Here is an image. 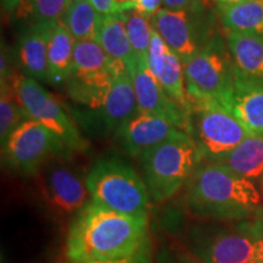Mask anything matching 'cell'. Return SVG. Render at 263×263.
<instances>
[{"label":"cell","mask_w":263,"mask_h":263,"mask_svg":"<svg viewBox=\"0 0 263 263\" xmlns=\"http://www.w3.org/2000/svg\"><path fill=\"white\" fill-rule=\"evenodd\" d=\"M143 179L155 202H164L185 186L201 161L192 138L178 130L143 154Z\"/></svg>","instance_id":"cell-5"},{"label":"cell","mask_w":263,"mask_h":263,"mask_svg":"<svg viewBox=\"0 0 263 263\" xmlns=\"http://www.w3.org/2000/svg\"><path fill=\"white\" fill-rule=\"evenodd\" d=\"M98 43L115 64L132 73L136 58L128 37L124 11L115 12L101 18Z\"/></svg>","instance_id":"cell-19"},{"label":"cell","mask_w":263,"mask_h":263,"mask_svg":"<svg viewBox=\"0 0 263 263\" xmlns=\"http://www.w3.org/2000/svg\"><path fill=\"white\" fill-rule=\"evenodd\" d=\"M26 120H29V118L20 104L11 81H2V91H0V140H2V145L8 140L10 134Z\"/></svg>","instance_id":"cell-26"},{"label":"cell","mask_w":263,"mask_h":263,"mask_svg":"<svg viewBox=\"0 0 263 263\" xmlns=\"http://www.w3.org/2000/svg\"><path fill=\"white\" fill-rule=\"evenodd\" d=\"M179 129L162 117L138 111L115 134L121 149L132 157H141Z\"/></svg>","instance_id":"cell-14"},{"label":"cell","mask_w":263,"mask_h":263,"mask_svg":"<svg viewBox=\"0 0 263 263\" xmlns=\"http://www.w3.org/2000/svg\"><path fill=\"white\" fill-rule=\"evenodd\" d=\"M54 26L29 24L20 34L14 54L22 74L42 83H48L49 39Z\"/></svg>","instance_id":"cell-17"},{"label":"cell","mask_w":263,"mask_h":263,"mask_svg":"<svg viewBox=\"0 0 263 263\" xmlns=\"http://www.w3.org/2000/svg\"><path fill=\"white\" fill-rule=\"evenodd\" d=\"M124 16H126L128 37H129L136 61L147 64L154 31L150 17L138 11L136 8L124 10Z\"/></svg>","instance_id":"cell-25"},{"label":"cell","mask_w":263,"mask_h":263,"mask_svg":"<svg viewBox=\"0 0 263 263\" xmlns=\"http://www.w3.org/2000/svg\"><path fill=\"white\" fill-rule=\"evenodd\" d=\"M81 263H153V251H151V242L149 241L140 250L134 252L133 255L126 256L116 259H108V261H97V262H81Z\"/></svg>","instance_id":"cell-28"},{"label":"cell","mask_w":263,"mask_h":263,"mask_svg":"<svg viewBox=\"0 0 263 263\" xmlns=\"http://www.w3.org/2000/svg\"><path fill=\"white\" fill-rule=\"evenodd\" d=\"M12 57L14 55L10 52L4 44H2V67H0V74H2V81H10L14 76L12 70Z\"/></svg>","instance_id":"cell-31"},{"label":"cell","mask_w":263,"mask_h":263,"mask_svg":"<svg viewBox=\"0 0 263 263\" xmlns=\"http://www.w3.org/2000/svg\"><path fill=\"white\" fill-rule=\"evenodd\" d=\"M87 186L94 202L129 216H149L150 194L145 182L120 157L98 160L87 173Z\"/></svg>","instance_id":"cell-6"},{"label":"cell","mask_w":263,"mask_h":263,"mask_svg":"<svg viewBox=\"0 0 263 263\" xmlns=\"http://www.w3.org/2000/svg\"><path fill=\"white\" fill-rule=\"evenodd\" d=\"M10 81L29 120L47 127L71 153H83L88 149V141L82 136L73 120L39 82L22 73L14 74Z\"/></svg>","instance_id":"cell-9"},{"label":"cell","mask_w":263,"mask_h":263,"mask_svg":"<svg viewBox=\"0 0 263 263\" xmlns=\"http://www.w3.org/2000/svg\"><path fill=\"white\" fill-rule=\"evenodd\" d=\"M161 5H163V0H140L134 8L151 18L159 11Z\"/></svg>","instance_id":"cell-33"},{"label":"cell","mask_w":263,"mask_h":263,"mask_svg":"<svg viewBox=\"0 0 263 263\" xmlns=\"http://www.w3.org/2000/svg\"><path fill=\"white\" fill-rule=\"evenodd\" d=\"M149 241V216L124 215L90 200L72 218L66 255L71 263L108 261L133 255Z\"/></svg>","instance_id":"cell-1"},{"label":"cell","mask_w":263,"mask_h":263,"mask_svg":"<svg viewBox=\"0 0 263 263\" xmlns=\"http://www.w3.org/2000/svg\"><path fill=\"white\" fill-rule=\"evenodd\" d=\"M6 167L25 177H34L54 157L72 154L64 143L34 120H26L2 145Z\"/></svg>","instance_id":"cell-11"},{"label":"cell","mask_w":263,"mask_h":263,"mask_svg":"<svg viewBox=\"0 0 263 263\" xmlns=\"http://www.w3.org/2000/svg\"><path fill=\"white\" fill-rule=\"evenodd\" d=\"M74 38L59 21L52 28L48 49V83L57 88L65 87L73 68Z\"/></svg>","instance_id":"cell-20"},{"label":"cell","mask_w":263,"mask_h":263,"mask_svg":"<svg viewBox=\"0 0 263 263\" xmlns=\"http://www.w3.org/2000/svg\"><path fill=\"white\" fill-rule=\"evenodd\" d=\"M185 132L200 161L218 163L252 132L228 107L211 98H190Z\"/></svg>","instance_id":"cell-4"},{"label":"cell","mask_w":263,"mask_h":263,"mask_svg":"<svg viewBox=\"0 0 263 263\" xmlns=\"http://www.w3.org/2000/svg\"><path fill=\"white\" fill-rule=\"evenodd\" d=\"M259 178H261V180H259V185H261V193H262V197H263V174L259 177Z\"/></svg>","instance_id":"cell-37"},{"label":"cell","mask_w":263,"mask_h":263,"mask_svg":"<svg viewBox=\"0 0 263 263\" xmlns=\"http://www.w3.org/2000/svg\"><path fill=\"white\" fill-rule=\"evenodd\" d=\"M90 4L93 5V8L97 10V12L100 16H107L115 12L124 11L126 9H123L122 6L117 4L115 0H89Z\"/></svg>","instance_id":"cell-30"},{"label":"cell","mask_w":263,"mask_h":263,"mask_svg":"<svg viewBox=\"0 0 263 263\" xmlns=\"http://www.w3.org/2000/svg\"><path fill=\"white\" fill-rule=\"evenodd\" d=\"M189 251L206 263L263 262V217L202 223L190 229Z\"/></svg>","instance_id":"cell-3"},{"label":"cell","mask_w":263,"mask_h":263,"mask_svg":"<svg viewBox=\"0 0 263 263\" xmlns=\"http://www.w3.org/2000/svg\"><path fill=\"white\" fill-rule=\"evenodd\" d=\"M183 201L190 213L215 221L263 217L262 194L254 183L222 163L197 164L185 184Z\"/></svg>","instance_id":"cell-2"},{"label":"cell","mask_w":263,"mask_h":263,"mask_svg":"<svg viewBox=\"0 0 263 263\" xmlns=\"http://www.w3.org/2000/svg\"><path fill=\"white\" fill-rule=\"evenodd\" d=\"M156 263H206L194 256L192 252L185 254V252L177 251H163L160 252Z\"/></svg>","instance_id":"cell-29"},{"label":"cell","mask_w":263,"mask_h":263,"mask_svg":"<svg viewBox=\"0 0 263 263\" xmlns=\"http://www.w3.org/2000/svg\"><path fill=\"white\" fill-rule=\"evenodd\" d=\"M226 42L235 81L249 84H263L262 39L227 31Z\"/></svg>","instance_id":"cell-18"},{"label":"cell","mask_w":263,"mask_h":263,"mask_svg":"<svg viewBox=\"0 0 263 263\" xmlns=\"http://www.w3.org/2000/svg\"><path fill=\"white\" fill-rule=\"evenodd\" d=\"M137 112V97L130 73L122 72L115 77L103 106L88 118L101 134H116Z\"/></svg>","instance_id":"cell-15"},{"label":"cell","mask_w":263,"mask_h":263,"mask_svg":"<svg viewBox=\"0 0 263 263\" xmlns=\"http://www.w3.org/2000/svg\"><path fill=\"white\" fill-rule=\"evenodd\" d=\"M205 5V0H163V8L170 10L193 9Z\"/></svg>","instance_id":"cell-32"},{"label":"cell","mask_w":263,"mask_h":263,"mask_svg":"<svg viewBox=\"0 0 263 263\" xmlns=\"http://www.w3.org/2000/svg\"><path fill=\"white\" fill-rule=\"evenodd\" d=\"M227 31L252 35L263 41V0H248L236 5L218 6Z\"/></svg>","instance_id":"cell-22"},{"label":"cell","mask_w":263,"mask_h":263,"mask_svg":"<svg viewBox=\"0 0 263 263\" xmlns=\"http://www.w3.org/2000/svg\"><path fill=\"white\" fill-rule=\"evenodd\" d=\"M24 0H2V8L8 15L16 14Z\"/></svg>","instance_id":"cell-34"},{"label":"cell","mask_w":263,"mask_h":263,"mask_svg":"<svg viewBox=\"0 0 263 263\" xmlns=\"http://www.w3.org/2000/svg\"><path fill=\"white\" fill-rule=\"evenodd\" d=\"M70 155L54 157L34 176L44 205L64 218H73L91 200L87 174L83 176L71 163Z\"/></svg>","instance_id":"cell-10"},{"label":"cell","mask_w":263,"mask_h":263,"mask_svg":"<svg viewBox=\"0 0 263 263\" xmlns=\"http://www.w3.org/2000/svg\"><path fill=\"white\" fill-rule=\"evenodd\" d=\"M147 65L164 91L182 107L184 112H188L189 97L184 78V65L155 29L153 31Z\"/></svg>","instance_id":"cell-16"},{"label":"cell","mask_w":263,"mask_h":263,"mask_svg":"<svg viewBox=\"0 0 263 263\" xmlns=\"http://www.w3.org/2000/svg\"><path fill=\"white\" fill-rule=\"evenodd\" d=\"M218 6H228V5H236L241 3L248 2V0H215Z\"/></svg>","instance_id":"cell-36"},{"label":"cell","mask_w":263,"mask_h":263,"mask_svg":"<svg viewBox=\"0 0 263 263\" xmlns=\"http://www.w3.org/2000/svg\"><path fill=\"white\" fill-rule=\"evenodd\" d=\"M259 263H263V262H259Z\"/></svg>","instance_id":"cell-38"},{"label":"cell","mask_w":263,"mask_h":263,"mask_svg":"<svg viewBox=\"0 0 263 263\" xmlns=\"http://www.w3.org/2000/svg\"><path fill=\"white\" fill-rule=\"evenodd\" d=\"M130 77L136 91L138 111L162 117L179 129L185 130L186 114L161 87L150 71L149 65L136 61Z\"/></svg>","instance_id":"cell-13"},{"label":"cell","mask_w":263,"mask_h":263,"mask_svg":"<svg viewBox=\"0 0 263 263\" xmlns=\"http://www.w3.org/2000/svg\"><path fill=\"white\" fill-rule=\"evenodd\" d=\"M229 110L254 134H263V84L235 81Z\"/></svg>","instance_id":"cell-21"},{"label":"cell","mask_w":263,"mask_h":263,"mask_svg":"<svg viewBox=\"0 0 263 263\" xmlns=\"http://www.w3.org/2000/svg\"><path fill=\"white\" fill-rule=\"evenodd\" d=\"M218 163L224 164L248 179L261 177L263 174V134H252Z\"/></svg>","instance_id":"cell-23"},{"label":"cell","mask_w":263,"mask_h":263,"mask_svg":"<svg viewBox=\"0 0 263 263\" xmlns=\"http://www.w3.org/2000/svg\"><path fill=\"white\" fill-rule=\"evenodd\" d=\"M71 0H24L16 14L31 25L57 24L64 17Z\"/></svg>","instance_id":"cell-27"},{"label":"cell","mask_w":263,"mask_h":263,"mask_svg":"<svg viewBox=\"0 0 263 263\" xmlns=\"http://www.w3.org/2000/svg\"><path fill=\"white\" fill-rule=\"evenodd\" d=\"M122 72L129 71L115 64L98 42H76L73 68L66 90L74 103L93 115L103 106L115 77Z\"/></svg>","instance_id":"cell-7"},{"label":"cell","mask_w":263,"mask_h":263,"mask_svg":"<svg viewBox=\"0 0 263 263\" xmlns=\"http://www.w3.org/2000/svg\"><path fill=\"white\" fill-rule=\"evenodd\" d=\"M118 5L122 6L123 9H129V8H134L137 3H139L140 0H115Z\"/></svg>","instance_id":"cell-35"},{"label":"cell","mask_w":263,"mask_h":263,"mask_svg":"<svg viewBox=\"0 0 263 263\" xmlns=\"http://www.w3.org/2000/svg\"><path fill=\"white\" fill-rule=\"evenodd\" d=\"M150 21L183 65L192 60L216 35L212 15L205 5L184 10L160 9Z\"/></svg>","instance_id":"cell-12"},{"label":"cell","mask_w":263,"mask_h":263,"mask_svg":"<svg viewBox=\"0 0 263 263\" xmlns=\"http://www.w3.org/2000/svg\"><path fill=\"white\" fill-rule=\"evenodd\" d=\"M101 18L103 16L98 14L89 0H71L61 22L76 42H98Z\"/></svg>","instance_id":"cell-24"},{"label":"cell","mask_w":263,"mask_h":263,"mask_svg":"<svg viewBox=\"0 0 263 263\" xmlns=\"http://www.w3.org/2000/svg\"><path fill=\"white\" fill-rule=\"evenodd\" d=\"M184 78L189 99L211 98L229 108L235 76L226 39L216 34L184 65Z\"/></svg>","instance_id":"cell-8"}]
</instances>
